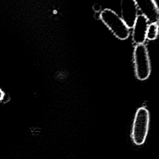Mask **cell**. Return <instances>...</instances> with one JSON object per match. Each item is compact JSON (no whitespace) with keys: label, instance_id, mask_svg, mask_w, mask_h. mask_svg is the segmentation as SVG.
Listing matches in <instances>:
<instances>
[{"label":"cell","instance_id":"8992f818","mask_svg":"<svg viewBox=\"0 0 159 159\" xmlns=\"http://www.w3.org/2000/svg\"><path fill=\"white\" fill-rule=\"evenodd\" d=\"M121 18L130 29L139 15V11L134 0H120Z\"/></svg>","mask_w":159,"mask_h":159},{"label":"cell","instance_id":"277c9868","mask_svg":"<svg viewBox=\"0 0 159 159\" xmlns=\"http://www.w3.org/2000/svg\"><path fill=\"white\" fill-rule=\"evenodd\" d=\"M140 14L145 17L149 22H158L159 10L155 0H134Z\"/></svg>","mask_w":159,"mask_h":159},{"label":"cell","instance_id":"ba28073f","mask_svg":"<svg viewBox=\"0 0 159 159\" xmlns=\"http://www.w3.org/2000/svg\"><path fill=\"white\" fill-rule=\"evenodd\" d=\"M93 10L96 12H101V6L98 4H94L93 6Z\"/></svg>","mask_w":159,"mask_h":159},{"label":"cell","instance_id":"52a82bcc","mask_svg":"<svg viewBox=\"0 0 159 159\" xmlns=\"http://www.w3.org/2000/svg\"><path fill=\"white\" fill-rule=\"evenodd\" d=\"M158 34V22H150L147 30L146 39L149 40H154Z\"/></svg>","mask_w":159,"mask_h":159},{"label":"cell","instance_id":"9c48e42d","mask_svg":"<svg viewBox=\"0 0 159 159\" xmlns=\"http://www.w3.org/2000/svg\"><path fill=\"white\" fill-rule=\"evenodd\" d=\"M3 97H4V93H3L2 91L0 89V101L3 99Z\"/></svg>","mask_w":159,"mask_h":159},{"label":"cell","instance_id":"5b68a950","mask_svg":"<svg viewBox=\"0 0 159 159\" xmlns=\"http://www.w3.org/2000/svg\"><path fill=\"white\" fill-rule=\"evenodd\" d=\"M147 19L142 14H139L132 26V40L135 44L144 43L146 39L147 30L149 24Z\"/></svg>","mask_w":159,"mask_h":159},{"label":"cell","instance_id":"6da1fadb","mask_svg":"<svg viewBox=\"0 0 159 159\" xmlns=\"http://www.w3.org/2000/svg\"><path fill=\"white\" fill-rule=\"evenodd\" d=\"M99 18L117 39L123 40L130 35V28L121 17L112 9L107 8L101 11Z\"/></svg>","mask_w":159,"mask_h":159},{"label":"cell","instance_id":"7a4b0ae2","mask_svg":"<svg viewBox=\"0 0 159 159\" xmlns=\"http://www.w3.org/2000/svg\"><path fill=\"white\" fill-rule=\"evenodd\" d=\"M150 124V114L145 107H139L135 114L132 128V139L136 145H143L147 139Z\"/></svg>","mask_w":159,"mask_h":159},{"label":"cell","instance_id":"30bf717a","mask_svg":"<svg viewBox=\"0 0 159 159\" xmlns=\"http://www.w3.org/2000/svg\"><path fill=\"white\" fill-rule=\"evenodd\" d=\"M155 1H156V0H155Z\"/></svg>","mask_w":159,"mask_h":159},{"label":"cell","instance_id":"3957f363","mask_svg":"<svg viewBox=\"0 0 159 159\" xmlns=\"http://www.w3.org/2000/svg\"><path fill=\"white\" fill-rule=\"evenodd\" d=\"M133 55L136 78L140 81L147 80L151 73V64L146 45L136 44Z\"/></svg>","mask_w":159,"mask_h":159}]
</instances>
